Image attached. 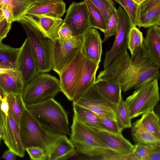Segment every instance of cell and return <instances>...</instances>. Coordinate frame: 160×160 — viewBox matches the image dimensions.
Returning a JSON list of instances; mask_svg holds the SVG:
<instances>
[{
  "instance_id": "6da1fadb",
  "label": "cell",
  "mask_w": 160,
  "mask_h": 160,
  "mask_svg": "<svg viewBox=\"0 0 160 160\" xmlns=\"http://www.w3.org/2000/svg\"><path fill=\"white\" fill-rule=\"evenodd\" d=\"M159 68L149 57L143 42L133 57H130L127 51L121 53L99 72L97 79L117 83L122 90L126 92L158 80L160 78Z\"/></svg>"
},
{
  "instance_id": "7a4b0ae2",
  "label": "cell",
  "mask_w": 160,
  "mask_h": 160,
  "mask_svg": "<svg viewBox=\"0 0 160 160\" xmlns=\"http://www.w3.org/2000/svg\"><path fill=\"white\" fill-rule=\"evenodd\" d=\"M70 140L79 153L105 160H119L122 155L109 149L96 132L74 114Z\"/></svg>"
},
{
  "instance_id": "3957f363",
  "label": "cell",
  "mask_w": 160,
  "mask_h": 160,
  "mask_svg": "<svg viewBox=\"0 0 160 160\" xmlns=\"http://www.w3.org/2000/svg\"><path fill=\"white\" fill-rule=\"evenodd\" d=\"M25 105L32 116L44 128L56 134L70 135L67 113L54 98Z\"/></svg>"
},
{
  "instance_id": "277c9868",
  "label": "cell",
  "mask_w": 160,
  "mask_h": 160,
  "mask_svg": "<svg viewBox=\"0 0 160 160\" xmlns=\"http://www.w3.org/2000/svg\"><path fill=\"white\" fill-rule=\"evenodd\" d=\"M19 22L23 26L35 53L39 72H50L52 69L53 41L28 16L25 15Z\"/></svg>"
},
{
  "instance_id": "5b68a950",
  "label": "cell",
  "mask_w": 160,
  "mask_h": 160,
  "mask_svg": "<svg viewBox=\"0 0 160 160\" xmlns=\"http://www.w3.org/2000/svg\"><path fill=\"white\" fill-rule=\"evenodd\" d=\"M19 128L21 142L25 149L31 147H39L45 150L47 155L52 144L58 135L42 127L26 107L21 117Z\"/></svg>"
},
{
  "instance_id": "8992f818",
  "label": "cell",
  "mask_w": 160,
  "mask_h": 160,
  "mask_svg": "<svg viewBox=\"0 0 160 160\" xmlns=\"http://www.w3.org/2000/svg\"><path fill=\"white\" fill-rule=\"evenodd\" d=\"M159 100L158 79H155L136 89L124 103L132 119L153 110Z\"/></svg>"
},
{
  "instance_id": "52a82bcc",
  "label": "cell",
  "mask_w": 160,
  "mask_h": 160,
  "mask_svg": "<svg viewBox=\"0 0 160 160\" xmlns=\"http://www.w3.org/2000/svg\"><path fill=\"white\" fill-rule=\"evenodd\" d=\"M60 91L59 79L51 75L40 73L24 87L22 96L26 105L54 98Z\"/></svg>"
},
{
  "instance_id": "ba28073f",
  "label": "cell",
  "mask_w": 160,
  "mask_h": 160,
  "mask_svg": "<svg viewBox=\"0 0 160 160\" xmlns=\"http://www.w3.org/2000/svg\"><path fill=\"white\" fill-rule=\"evenodd\" d=\"M83 34L65 40L57 38L53 42L52 69L59 75L82 49Z\"/></svg>"
},
{
  "instance_id": "9c48e42d",
  "label": "cell",
  "mask_w": 160,
  "mask_h": 160,
  "mask_svg": "<svg viewBox=\"0 0 160 160\" xmlns=\"http://www.w3.org/2000/svg\"><path fill=\"white\" fill-rule=\"evenodd\" d=\"M86 60L81 49L59 75L61 92L70 101L73 100Z\"/></svg>"
},
{
  "instance_id": "30bf717a",
  "label": "cell",
  "mask_w": 160,
  "mask_h": 160,
  "mask_svg": "<svg viewBox=\"0 0 160 160\" xmlns=\"http://www.w3.org/2000/svg\"><path fill=\"white\" fill-rule=\"evenodd\" d=\"M118 22L114 42L110 50L107 51L103 63L106 68L121 53L127 51L130 32L134 27L124 9L120 6L117 9Z\"/></svg>"
},
{
  "instance_id": "8fae6325",
  "label": "cell",
  "mask_w": 160,
  "mask_h": 160,
  "mask_svg": "<svg viewBox=\"0 0 160 160\" xmlns=\"http://www.w3.org/2000/svg\"><path fill=\"white\" fill-rule=\"evenodd\" d=\"M3 140L8 149L17 155L23 157L25 149L22 144L19 126L10 113L7 116L1 110L0 117V140Z\"/></svg>"
},
{
  "instance_id": "7c38bea8",
  "label": "cell",
  "mask_w": 160,
  "mask_h": 160,
  "mask_svg": "<svg viewBox=\"0 0 160 160\" xmlns=\"http://www.w3.org/2000/svg\"><path fill=\"white\" fill-rule=\"evenodd\" d=\"M74 104L88 108L100 117L111 118L117 120L116 106L107 100L100 94L95 84Z\"/></svg>"
},
{
  "instance_id": "4fadbf2b",
  "label": "cell",
  "mask_w": 160,
  "mask_h": 160,
  "mask_svg": "<svg viewBox=\"0 0 160 160\" xmlns=\"http://www.w3.org/2000/svg\"><path fill=\"white\" fill-rule=\"evenodd\" d=\"M20 48L17 69L22 76L25 87L40 73L35 55L28 38Z\"/></svg>"
},
{
  "instance_id": "5bb4252c",
  "label": "cell",
  "mask_w": 160,
  "mask_h": 160,
  "mask_svg": "<svg viewBox=\"0 0 160 160\" xmlns=\"http://www.w3.org/2000/svg\"><path fill=\"white\" fill-rule=\"evenodd\" d=\"M63 22L69 27L73 36L83 34L90 28L89 12L85 2L71 3Z\"/></svg>"
},
{
  "instance_id": "9a60e30c",
  "label": "cell",
  "mask_w": 160,
  "mask_h": 160,
  "mask_svg": "<svg viewBox=\"0 0 160 160\" xmlns=\"http://www.w3.org/2000/svg\"><path fill=\"white\" fill-rule=\"evenodd\" d=\"M137 25L145 28L158 25L160 21V0H145L139 5Z\"/></svg>"
},
{
  "instance_id": "2e32d148",
  "label": "cell",
  "mask_w": 160,
  "mask_h": 160,
  "mask_svg": "<svg viewBox=\"0 0 160 160\" xmlns=\"http://www.w3.org/2000/svg\"><path fill=\"white\" fill-rule=\"evenodd\" d=\"M95 132L109 149L114 153L122 156L133 153L134 145L124 138L122 134L112 133L104 130Z\"/></svg>"
},
{
  "instance_id": "e0dca14e",
  "label": "cell",
  "mask_w": 160,
  "mask_h": 160,
  "mask_svg": "<svg viewBox=\"0 0 160 160\" xmlns=\"http://www.w3.org/2000/svg\"><path fill=\"white\" fill-rule=\"evenodd\" d=\"M82 50L86 58L97 63L101 61L103 42L99 33L92 28H88L83 34Z\"/></svg>"
},
{
  "instance_id": "ac0fdd59",
  "label": "cell",
  "mask_w": 160,
  "mask_h": 160,
  "mask_svg": "<svg viewBox=\"0 0 160 160\" xmlns=\"http://www.w3.org/2000/svg\"><path fill=\"white\" fill-rule=\"evenodd\" d=\"M75 147L66 135L58 134L52 144L46 160L67 159L76 152Z\"/></svg>"
},
{
  "instance_id": "d6986e66",
  "label": "cell",
  "mask_w": 160,
  "mask_h": 160,
  "mask_svg": "<svg viewBox=\"0 0 160 160\" xmlns=\"http://www.w3.org/2000/svg\"><path fill=\"white\" fill-rule=\"evenodd\" d=\"M99 66V63L86 58L82 74L72 101V104L76 103L94 84Z\"/></svg>"
},
{
  "instance_id": "ffe728a7",
  "label": "cell",
  "mask_w": 160,
  "mask_h": 160,
  "mask_svg": "<svg viewBox=\"0 0 160 160\" xmlns=\"http://www.w3.org/2000/svg\"><path fill=\"white\" fill-rule=\"evenodd\" d=\"M24 87L23 80L16 69L0 70V88L7 94H21Z\"/></svg>"
},
{
  "instance_id": "44dd1931",
  "label": "cell",
  "mask_w": 160,
  "mask_h": 160,
  "mask_svg": "<svg viewBox=\"0 0 160 160\" xmlns=\"http://www.w3.org/2000/svg\"><path fill=\"white\" fill-rule=\"evenodd\" d=\"M26 15L35 22L46 35L53 42L58 38L59 30L63 23L62 19L45 15L26 13Z\"/></svg>"
},
{
  "instance_id": "7402d4cb",
  "label": "cell",
  "mask_w": 160,
  "mask_h": 160,
  "mask_svg": "<svg viewBox=\"0 0 160 160\" xmlns=\"http://www.w3.org/2000/svg\"><path fill=\"white\" fill-rule=\"evenodd\" d=\"M143 42L148 54L151 61L160 68V38L155 26L147 30Z\"/></svg>"
},
{
  "instance_id": "603a6c76",
  "label": "cell",
  "mask_w": 160,
  "mask_h": 160,
  "mask_svg": "<svg viewBox=\"0 0 160 160\" xmlns=\"http://www.w3.org/2000/svg\"><path fill=\"white\" fill-rule=\"evenodd\" d=\"M95 84L100 94L115 106L118 105L122 99V90L119 84L104 79H97Z\"/></svg>"
},
{
  "instance_id": "cb8c5ba5",
  "label": "cell",
  "mask_w": 160,
  "mask_h": 160,
  "mask_svg": "<svg viewBox=\"0 0 160 160\" xmlns=\"http://www.w3.org/2000/svg\"><path fill=\"white\" fill-rule=\"evenodd\" d=\"M65 3L60 0L36 5L27 13L45 15L56 18H61L66 11Z\"/></svg>"
},
{
  "instance_id": "d4e9b609",
  "label": "cell",
  "mask_w": 160,
  "mask_h": 160,
  "mask_svg": "<svg viewBox=\"0 0 160 160\" xmlns=\"http://www.w3.org/2000/svg\"><path fill=\"white\" fill-rule=\"evenodd\" d=\"M131 134L135 143H141L160 149V139L152 135L141 126L138 120L132 124Z\"/></svg>"
},
{
  "instance_id": "484cf974",
  "label": "cell",
  "mask_w": 160,
  "mask_h": 160,
  "mask_svg": "<svg viewBox=\"0 0 160 160\" xmlns=\"http://www.w3.org/2000/svg\"><path fill=\"white\" fill-rule=\"evenodd\" d=\"M20 48H14L0 42V70L16 69Z\"/></svg>"
},
{
  "instance_id": "4316f807",
  "label": "cell",
  "mask_w": 160,
  "mask_h": 160,
  "mask_svg": "<svg viewBox=\"0 0 160 160\" xmlns=\"http://www.w3.org/2000/svg\"><path fill=\"white\" fill-rule=\"evenodd\" d=\"M74 114L87 126L95 131L102 130L100 126V117L90 109L73 104Z\"/></svg>"
},
{
  "instance_id": "83f0119b",
  "label": "cell",
  "mask_w": 160,
  "mask_h": 160,
  "mask_svg": "<svg viewBox=\"0 0 160 160\" xmlns=\"http://www.w3.org/2000/svg\"><path fill=\"white\" fill-rule=\"evenodd\" d=\"M0 6L8 8L13 16V22H19L36 5L28 0H0Z\"/></svg>"
},
{
  "instance_id": "f1b7e54d",
  "label": "cell",
  "mask_w": 160,
  "mask_h": 160,
  "mask_svg": "<svg viewBox=\"0 0 160 160\" xmlns=\"http://www.w3.org/2000/svg\"><path fill=\"white\" fill-rule=\"evenodd\" d=\"M138 120L144 129L160 139V121L153 110L142 115Z\"/></svg>"
},
{
  "instance_id": "f546056e",
  "label": "cell",
  "mask_w": 160,
  "mask_h": 160,
  "mask_svg": "<svg viewBox=\"0 0 160 160\" xmlns=\"http://www.w3.org/2000/svg\"><path fill=\"white\" fill-rule=\"evenodd\" d=\"M7 99L9 106V112L20 126L21 117L25 108L22 94H8Z\"/></svg>"
},
{
  "instance_id": "4dcf8cb0",
  "label": "cell",
  "mask_w": 160,
  "mask_h": 160,
  "mask_svg": "<svg viewBox=\"0 0 160 160\" xmlns=\"http://www.w3.org/2000/svg\"><path fill=\"white\" fill-rule=\"evenodd\" d=\"M89 12L90 27L98 29L104 32L106 30L107 24L100 11L89 0H84Z\"/></svg>"
},
{
  "instance_id": "1f68e13d",
  "label": "cell",
  "mask_w": 160,
  "mask_h": 160,
  "mask_svg": "<svg viewBox=\"0 0 160 160\" xmlns=\"http://www.w3.org/2000/svg\"><path fill=\"white\" fill-rule=\"evenodd\" d=\"M144 38L142 32L136 27L131 29L128 36V48L133 57L138 48L143 43Z\"/></svg>"
},
{
  "instance_id": "d6a6232c",
  "label": "cell",
  "mask_w": 160,
  "mask_h": 160,
  "mask_svg": "<svg viewBox=\"0 0 160 160\" xmlns=\"http://www.w3.org/2000/svg\"><path fill=\"white\" fill-rule=\"evenodd\" d=\"M116 114L117 120L123 129L131 128V119L129 117L124 101L122 99L116 106Z\"/></svg>"
},
{
  "instance_id": "836d02e7",
  "label": "cell",
  "mask_w": 160,
  "mask_h": 160,
  "mask_svg": "<svg viewBox=\"0 0 160 160\" xmlns=\"http://www.w3.org/2000/svg\"><path fill=\"white\" fill-rule=\"evenodd\" d=\"M100 11L107 25L109 17L115 8L113 0H89Z\"/></svg>"
},
{
  "instance_id": "e575fe53",
  "label": "cell",
  "mask_w": 160,
  "mask_h": 160,
  "mask_svg": "<svg viewBox=\"0 0 160 160\" xmlns=\"http://www.w3.org/2000/svg\"><path fill=\"white\" fill-rule=\"evenodd\" d=\"M134 27L137 25V12L139 5L132 0H118Z\"/></svg>"
},
{
  "instance_id": "d590c367",
  "label": "cell",
  "mask_w": 160,
  "mask_h": 160,
  "mask_svg": "<svg viewBox=\"0 0 160 160\" xmlns=\"http://www.w3.org/2000/svg\"><path fill=\"white\" fill-rule=\"evenodd\" d=\"M100 124L102 130L112 133L122 134L123 130L116 120L111 118L100 117Z\"/></svg>"
},
{
  "instance_id": "8d00e7d4",
  "label": "cell",
  "mask_w": 160,
  "mask_h": 160,
  "mask_svg": "<svg viewBox=\"0 0 160 160\" xmlns=\"http://www.w3.org/2000/svg\"><path fill=\"white\" fill-rule=\"evenodd\" d=\"M118 22L117 9L115 8L109 16L106 30L103 32L104 38L103 42L107 40L110 37L116 35Z\"/></svg>"
},
{
  "instance_id": "74e56055",
  "label": "cell",
  "mask_w": 160,
  "mask_h": 160,
  "mask_svg": "<svg viewBox=\"0 0 160 160\" xmlns=\"http://www.w3.org/2000/svg\"><path fill=\"white\" fill-rule=\"evenodd\" d=\"M134 146L133 153L137 160H149L154 148L141 143H136Z\"/></svg>"
},
{
  "instance_id": "f35d334b",
  "label": "cell",
  "mask_w": 160,
  "mask_h": 160,
  "mask_svg": "<svg viewBox=\"0 0 160 160\" xmlns=\"http://www.w3.org/2000/svg\"><path fill=\"white\" fill-rule=\"evenodd\" d=\"M25 150L28 153L32 160H46V153L42 148L38 146H32L27 148Z\"/></svg>"
},
{
  "instance_id": "ab89813d",
  "label": "cell",
  "mask_w": 160,
  "mask_h": 160,
  "mask_svg": "<svg viewBox=\"0 0 160 160\" xmlns=\"http://www.w3.org/2000/svg\"><path fill=\"white\" fill-rule=\"evenodd\" d=\"M11 24L7 21L0 10V42L7 37L11 29Z\"/></svg>"
},
{
  "instance_id": "60d3db41",
  "label": "cell",
  "mask_w": 160,
  "mask_h": 160,
  "mask_svg": "<svg viewBox=\"0 0 160 160\" xmlns=\"http://www.w3.org/2000/svg\"><path fill=\"white\" fill-rule=\"evenodd\" d=\"M58 35L59 38L65 40H69L73 36L69 27L63 22L59 30Z\"/></svg>"
},
{
  "instance_id": "b9f144b4",
  "label": "cell",
  "mask_w": 160,
  "mask_h": 160,
  "mask_svg": "<svg viewBox=\"0 0 160 160\" xmlns=\"http://www.w3.org/2000/svg\"><path fill=\"white\" fill-rule=\"evenodd\" d=\"M0 6V10L2 11L4 18L8 22L12 23L14 21V17L11 12L4 6Z\"/></svg>"
},
{
  "instance_id": "7bdbcfd3",
  "label": "cell",
  "mask_w": 160,
  "mask_h": 160,
  "mask_svg": "<svg viewBox=\"0 0 160 160\" xmlns=\"http://www.w3.org/2000/svg\"><path fill=\"white\" fill-rule=\"evenodd\" d=\"M7 94L0 99L1 110L6 116H8L9 112V106L7 99Z\"/></svg>"
},
{
  "instance_id": "ee69618b",
  "label": "cell",
  "mask_w": 160,
  "mask_h": 160,
  "mask_svg": "<svg viewBox=\"0 0 160 160\" xmlns=\"http://www.w3.org/2000/svg\"><path fill=\"white\" fill-rule=\"evenodd\" d=\"M16 155L13 152L9 149L5 152L2 158L6 160H15L16 159Z\"/></svg>"
},
{
  "instance_id": "f6af8a7d",
  "label": "cell",
  "mask_w": 160,
  "mask_h": 160,
  "mask_svg": "<svg viewBox=\"0 0 160 160\" xmlns=\"http://www.w3.org/2000/svg\"><path fill=\"white\" fill-rule=\"evenodd\" d=\"M149 160H160V149L154 148Z\"/></svg>"
},
{
  "instance_id": "bcb514c9",
  "label": "cell",
  "mask_w": 160,
  "mask_h": 160,
  "mask_svg": "<svg viewBox=\"0 0 160 160\" xmlns=\"http://www.w3.org/2000/svg\"><path fill=\"white\" fill-rule=\"evenodd\" d=\"M31 2L35 5H39L42 4L48 3L57 1L63 0H28Z\"/></svg>"
},
{
  "instance_id": "7dc6e473",
  "label": "cell",
  "mask_w": 160,
  "mask_h": 160,
  "mask_svg": "<svg viewBox=\"0 0 160 160\" xmlns=\"http://www.w3.org/2000/svg\"><path fill=\"white\" fill-rule=\"evenodd\" d=\"M153 111L160 121V104L157 105L154 108Z\"/></svg>"
},
{
  "instance_id": "c3c4849f",
  "label": "cell",
  "mask_w": 160,
  "mask_h": 160,
  "mask_svg": "<svg viewBox=\"0 0 160 160\" xmlns=\"http://www.w3.org/2000/svg\"><path fill=\"white\" fill-rule=\"evenodd\" d=\"M160 38V25H157L154 26Z\"/></svg>"
},
{
  "instance_id": "681fc988",
  "label": "cell",
  "mask_w": 160,
  "mask_h": 160,
  "mask_svg": "<svg viewBox=\"0 0 160 160\" xmlns=\"http://www.w3.org/2000/svg\"><path fill=\"white\" fill-rule=\"evenodd\" d=\"M133 1L138 4L139 5L145 0H132Z\"/></svg>"
},
{
  "instance_id": "f907efd6",
  "label": "cell",
  "mask_w": 160,
  "mask_h": 160,
  "mask_svg": "<svg viewBox=\"0 0 160 160\" xmlns=\"http://www.w3.org/2000/svg\"><path fill=\"white\" fill-rule=\"evenodd\" d=\"M113 0L114 1H115L118 3L120 5V3L119 1H118V0Z\"/></svg>"
},
{
  "instance_id": "816d5d0a",
  "label": "cell",
  "mask_w": 160,
  "mask_h": 160,
  "mask_svg": "<svg viewBox=\"0 0 160 160\" xmlns=\"http://www.w3.org/2000/svg\"><path fill=\"white\" fill-rule=\"evenodd\" d=\"M158 25H160V22H159V23Z\"/></svg>"
}]
</instances>
